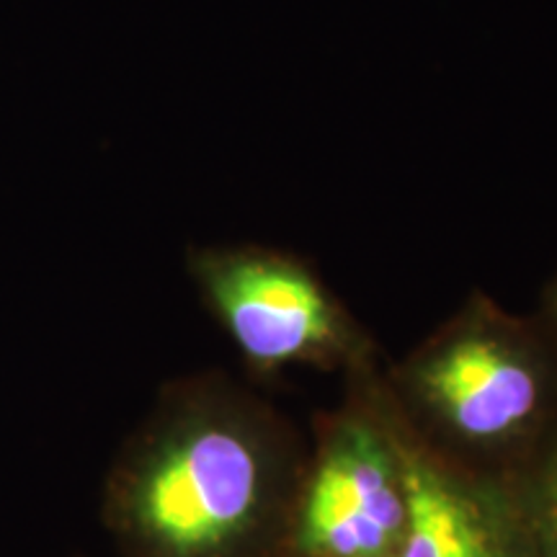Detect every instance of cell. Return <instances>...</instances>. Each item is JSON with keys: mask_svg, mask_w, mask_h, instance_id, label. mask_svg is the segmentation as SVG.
Returning <instances> with one entry per match:
<instances>
[{"mask_svg": "<svg viewBox=\"0 0 557 557\" xmlns=\"http://www.w3.org/2000/svg\"><path fill=\"white\" fill-rule=\"evenodd\" d=\"M310 436L253 389L209 372L173 385L111 472L124 557H289Z\"/></svg>", "mask_w": 557, "mask_h": 557, "instance_id": "cell-1", "label": "cell"}, {"mask_svg": "<svg viewBox=\"0 0 557 557\" xmlns=\"http://www.w3.org/2000/svg\"><path fill=\"white\" fill-rule=\"evenodd\" d=\"M377 395L406 470L408 537L400 557H537L517 483L436 455L393 413L380 385Z\"/></svg>", "mask_w": 557, "mask_h": 557, "instance_id": "cell-5", "label": "cell"}, {"mask_svg": "<svg viewBox=\"0 0 557 557\" xmlns=\"http://www.w3.org/2000/svg\"><path fill=\"white\" fill-rule=\"evenodd\" d=\"M377 369L344 377L341 400L312 418L289 555H403L408 537L406 470L374 385Z\"/></svg>", "mask_w": 557, "mask_h": 557, "instance_id": "cell-4", "label": "cell"}, {"mask_svg": "<svg viewBox=\"0 0 557 557\" xmlns=\"http://www.w3.org/2000/svg\"><path fill=\"white\" fill-rule=\"evenodd\" d=\"M197 292L250 372L315 367L341 377L382 364V348L315 263L261 243L189 250Z\"/></svg>", "mask_w": 557, "mask_h": 557, "instance_id": "cell-3", "label": "cell"}, {"mask_svg": "<svg viewBox=\"0 0 557 557\" xmlns=\"http://www.w3.org/2000/svg\"><path fill=\"white\" fill-rule=\"evenodd\" d=\"M537 318L547 325V331L557 338V274L549 278L545 292H542V308Z\"/></svg>", "mask_w": 557, "mask_h": 557, "instance_id": "cell-7", "label": "cell"}, {"mask_svg": "<svg viewBox=\"0 0 557 557\" xmlns=\"http://www.w3.org/2000/svg\"><path fill=\"white\" fill-rule=\"evenodd\" d=\"M382 398L436 455L517 478L557 429V338L485 292L377 372Z\"/></svg>", "mask_w": 557, "mask_h": 557, "instance_id": "cell-2", "label": "cell"}, {"mask_svg": "<svg viewBox=\"0 0 557 557\" xmlns=\"http://www.w3.org/2000/svg\"><path fill=\"white\" fill-rule=\"evenodd\" d=\"M289 557H297V555H289Z\"/></svg>", "mask_w": 557, "mask_h": 557, "instance_id": "cell-8", "label": "cell"}, {"mask_svg": "<svg viewBox=\"0 0 557 557\" xmlns=\"http://www.w3.org/2000/svg\"><path fill=\"white\" fill-rule=\"evenodd\" d=\"M511 480L524 504L534 555L557 557V429L545 447Z\"/></svg>", "mask_w": 557, "mask_h": 557, "instance_id": "cell-6", "label": "cell"}]
</instances>
